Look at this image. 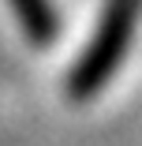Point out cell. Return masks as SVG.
I'll return each mask as SVG.
<instances>
[{"mask_svg":"<svg viewBox=\"0 0 142 146\" xmlns=\"http://www.w3.org/2000/svg\"><path fill=\"white\" fill-rule=\"evenodd\" d=\"M138 11H142V0H108L105 4V11L94 26V38L86 41V49L79 52V60L67 75V98L71 101H90L116 75V68L124 64V56L131 49Z\"/></svg>","mask_w":142,"mask_h":146,"instance_id":"obj_1","label":"cell"},{"mask_svg":"<svg viewBox=\"0 0 142 146\" xmlns=\"http://www.w3.org/2000/svg\"><path fill=\"white\" fill-rule=\"evenodd\" d=\"M22 34L30 45H49L60 30V23H56V11H52V0H8Z\"/></svg>","mask_w":142,"mask_h":146,"instance_id":"obj_2","label":"cell"}]
</instances>
